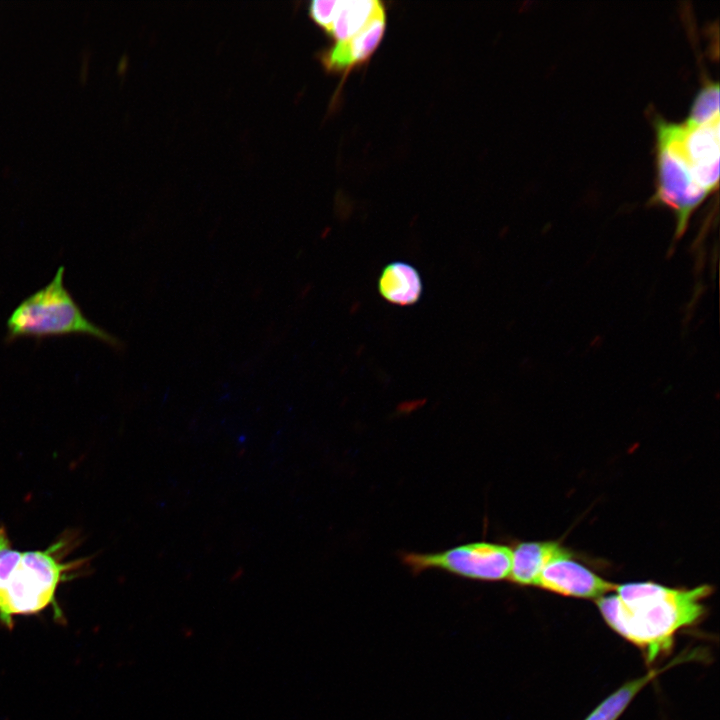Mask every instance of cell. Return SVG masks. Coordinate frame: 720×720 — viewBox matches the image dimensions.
I'll use <instances>...</instances> for the list:
<instances>
[{
  "mask_svg": "<svg viewBox=\"0 0 720 720\" xmlns=\"http://www.w3.org/2000/svg\"><path fill=\"white\" fill-rule=\"evenodd\" d=\"M656 189L649 205L669 209L675 218L673 242L686 233L695 211L710 196L696 181L687 161L654 118Z\"/></svg>",
  "mask_w": 720,
  "mask_h": 720,
  "instance_id": "277c9868",
  "label": "cell"
},
{
  "mask_svg": "<svg viewBox=\"0 0 720 720\" xmlns=\"http://www.w3.org/2000/svg\"><path fill=\"white\" fill-rule=\"evenodd\" d=\"M672 665L673 663H669L661 669L651 670L626 682L597 705L585 720H616L643 687Z\"/></svg>",
  "mask_w": 720,
  "mask_h": 720,
  "instance_id": "7c38bea8",
  "label": "cell"
},
{
  "mask_svg": "<svg viewBox=\"0 0 720 720\" xmlns=\"http://www.w3.org/2000/svg\"><path fill=\"white\" fill-rule=\"evenodd\" d=\"M657 121L673 140L691 168L696 181L711 195L719 185L720 118L702 124L670 122L661 117Z\"/></svg>",
  "mask_w": 720,
  "mask_h": 720,
  "instance_id": "8992f818",
  "label": "cell"
},
{
  "mask_svg": "<svg viewBox=\"0 0 720 720\" xmlns=\"http://www.w3.org/2000/svg\"><path fill=\"white\" fill-rule=\"evenodd\" d=\"M569 552L554 541L520 542L512 549L509 580L518 585L537 586L544 568Z\"/></svg>",
  "mask_w": 720,
  "mask_h": 720,
  "instance_id": "9c48e42d",
  "label": "cell"
},
{
  "mask_svg": "<svg viewBox=\"0 0 720 720\" xmlns=\"http://www.w3.org/2000/svg\"><path fill=\"white\" fill-rule=\"evenodd\" d=\"M400 560L414 575L439 570L470 580L500 581L509 578L512 548L478 541L433 553L402 552Z\"/></svg>",
  "mask_w": 720,
  "mask_h": 720,
  "instance_id": "5b68a950",
  "label": "cell"
},
{
  "mask_svg": "<svg viewBox=\"0 0 720 720\" xmlns=\"http://www.w3.org/2000/svg\"><path fill=\"white\" fill-rule=\"evenodd\" d=\"M64 271L65 268L60 266L49 284L14 309L7 321L6 341L85 334L120 349L122 344L117 338L83 314L64 285Z\"/></svg>",
  "mask_w": 720,
  "mask_h": 720,
  "instance_id": "3957f363",
  "label": "cell"
},
{
  "mask_svg": "<svg viewBox=\"0 0 720 720\" xmlns=\"http://www.w3.org/2000/svg\"><path fill=\"white\" fill-rule=\"evenodd\" d=\"M614 594L596 600L608 626L636 645L649 662L669 651L678 631L697 623L704 614L702 601L712 587L678 589L653 582L617 585Z\"/></svg>",
  "mask_w": 720,
  "mask_h": 720,
  "instance_id": "6da1fadb",
  "label": "cell"
},
{
  "mask_svg": "<svg viewBox=\"0 0 720 720\" xmlns=\"http://www.w3.org/2000/svg\"><path fill=\"white\" fill-rule=\"evenodd\" d=\"M537 586L563 596L597 600L614 592L617 585L572 560L568 553L544 568Z\"/></svg>",
  "mask_w": 720,
  "mask_h": 720,
  "instance_id": "52a82bcc",
  "label": "cell"
},
{
  "mask_svg": "<svg viewBox=\"0 0 720 720\" xmlns=\"http://www.w3.org/2000/svg\"><path fill=\"white\" fill-rule=\"evenodd\" d=\"M382 14H385L384 5L377 0H336L332 20L325 31L335 42L347 40Z\"/></svg>",
  "mask_w": 720,
  "mask_h": 720,
  "instance_id": "8fae6325",
  "label": "cell"
},
{
  "mask_svg": "<svg viewBox=\"0 0 720 720\" xmlns=\"http://www.w3.org/2000/svg\"><path fill=\"white\" fill-rule=\"evenodd\" d=\"M716 117H719V84L708 81L697 92L685 120L702 124Z\"/></svg>",
  "mask_w": 720,
  "mask_h": 720,
  "instance_id": "4fadbf2b",
  "label": "cell"
},
{
  "mask_svg": "<svg viewBox=\"0 0 720 720\" xmlns=\"http://www.w3.org/2000/svg\"><path fill=\"white\" fill-rule=\"evenodd\" d=\"M78 539L74 531H65L44 550L19 551L0 525L1 624L12 629L15 616L39 614L49 607L55 619L63 621L56 598L58 587L78 576L88 563V558L67 561Z\"/></svg>",
  "mask_w": 720,
  "mask_h": 720,
  "instance_id": "7a4b0ae2",
  "label": "cell"
},
{
  "mask_svg": "<svg viewBox=\"0 0 720 720\" xmlns=\"http://www.w3.org/2000/svg\"><path fill=\"white\" fill-rule=\"evenodd\" d=\"M378 291L392 304L412 305L418 302L422 295V279L413 265L394 261L383 268L378 280Z\"/></svg>",
  "mask_w": 720,
  "mask_h": 720,
  "instance_id": "30bf717a",
  "label": "cell"
},
{
  "mask_svg": "<svg viewBox=\"0 0 720 720\" xmlns=\"http://www.w3.org/2000/svg\"><path fill=\"white\" fill-rule=\"evenodd\" d=\"M386 28V14L374 18L351 38L335 42L320 53V60L329 72L348 73L366 62L380 44Z\"/></svg>",
  "mask_w": 720,
  "mask_h": 720,
  "instance_id": "ba28073f",
  "label": "cell"
}]
</instances>
